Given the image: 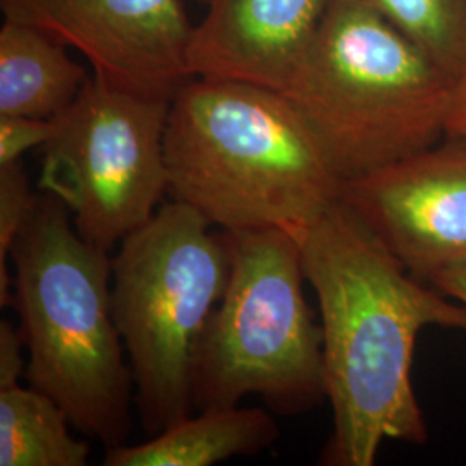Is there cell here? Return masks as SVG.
I'll use <instances>...</instances> for the list:
<instances>
[{"label":"cell","instance_id":"cell-5","mask_svg":"<svg viewBox=\"0 0 466 466\" xmlns=\"http://www.w3.org/2000/svg\"><path fill=\"white\" fill-rule=\"evenodd\" d=\"M171 200L128 233L113 258V313L149 435L190 417L194 368L230 273L225 232Z\"/></svg>","mask_w":466,"mask_h":466},{"label":"cell","instance_id":"cell-17","mask_svg":"<svg viewBox=\"0 0 466 466\" xmlns=\"http://www.w3.org/2000/svg\"><path fill=\"white\" fill-rule=\"evenodd\" d=\"M25 339L21 330L11 321H0V389L21 385L23 375L26 377L28 363L23 358Z\"/></svg>","mask_w":466,"mask_h":466},{"label":"cell","instance_id":"cell-6","mask_svg":"<svg viewBox=\"0 0 466 466\" xmlns=\"http://www.w3.org/2000/svg\"><path fill=\"white\" fill-rule=\"evenodd\" d=\"M225 235L230 273L200 339L194 408H230L261 396L280 415L304 413L327 400V382L298 237L280 228Z\"/></svg>","mask_w":466,"mask_h":466},{"label":"cell","instance_id":"cell-18","mask_svg":"<svg viewBox=\"0 0 466 466\" xmlns=\"http://www.w3.org/2000/svg\"><path fill=\"white\" fill-rule=\"evenodd\" d=\"M432 285L452 299L466 304V263L446 268L433 279Z\"/></svg>","mask_w":466,"mask_h":466},{"label":"cell","instance_id":"cell-10","mask_svg":"<svg viewBox=\"0 0 466 466\" xmlns=\"http://www.w3.org/2000/svg\"><path fill=\"white\" fill-rule=\"evenodd\" d=\"M187 65L192 78L283 94L311 47L330 0H200Z\"/></svg>","mask_w":466,"mask_h":466},{"label":"cell","instance_id":"cell-1","mask_svg":"<svg viewBox=\"0 0 466 466\" xmlns=\"http://www.w3.org/2000/svg\"><path fill=\"white\" fill-rule=\"evenodd\" d=\"M317 292L333 433L321 463L371 466L385 441L427 442L411 368L420 332H466V304L418 280L339 199L300 232Z\"/></svg>","mask_w":466,"mask_h":466},{"label":"cell","instance_id":"cell-11","mask_svg":"<svg viewBox=\"0 0 466 466\" xmlns=\"http://www.w3.org/2000/svg\"><path fill=\"white\" fill-rule=\"evenodd\" d=\"M279 425L263 408L202 410L149 441L107 448L106 466H211L235 456H252L271 448Z\"/></svg>","mask_w":466,"mask_h":466},{"label":"cell","instance_id":"cell-4","mask_svg":"<svg viewBox=\"0 0 466 466\" xmlns=\"http://www.w3.org/2000/svg\"><path fill=\"white\" fill-rule=\"evenodd\" d=\"M456 78L360 0H330L282 96L342 182L448 135Z\"/></svg>","mask_w":466,"mask_h":466},{"label":"cell","instance_id":"cell-8","mask_svg":"<svg viewBox=\"0 0 466 466\" xmlns=\"http://www.w3.org/2000/svg\"><path fill=\"white\" fill-rule=\"evenodd\" d=\"M0 9L76 50L117 88L171 100L192 80L187 49L194 25L182 0H0Z\"/></svg>","mask_w":466,"mask_h":466},{"label":"cell","instance_id":"cell-3","mask_svg":"<svg viewBox=\"0 0 466 466\" xmlns=\"http://www.w3.org/2000/svg\"><path fill=\"white\" fill-rule=\"evenodd\" d=\"M11 259L26 380L56 400L78 432L106 450L127 444L134 377L113 313V258L86 242L66 206L46 192Z\"/></svg>","mask_w":466,"mask_h":466},{"label":"cell","instance_id":"cell-19","mask_svg":"<svg viewBox=\"0 0 466 466\" xmlns=\"http://www.w3.org/2000/svg\"><path fill=\"white\" fill-rule=\"evenodd\" d=\"M448 135H466V76L456 82Z\"/></svg>","mask_w":466,"mask_h":466},{"label":"cell","instance_id":"cell-12","mask_svg":"<svg viewBox=\"0 0 466 466\" xmlns=\"http://www.w3.org/2000/svg\"><path fill=\"white\" fill-rule=\"evenodd\" d=\"M92 73L36 28L5 19L0 26V116L54 119L80 96Z\"/></svg>","mask_w":466,"mask_h":466},{"label":"cell","instance_id":"cell-2","mask_svg":"<svg viewBox=\"0 0 466 466\" xmlns=\"http://www.w3.org/2000/svg\"><path fill=\"white\" fill-rule=\"evenodd\" d=\"M167 194L223 232L298 233L340 199L342 180L280 92L192 78L171 99Z\"/></svg>","mask_w":466,"mask_h":466},{"label":"cell","instance_id":"cell-13","mask_svg":"<svg viewBox=\"0 0 466 466\" xmlns=\"http://www.w3.org/2000/svg\"><path fill=\"white\" fill-rule=\"evenodd\" d=\"M65 410L30 385L0 389V466H85L90 448Z\"/></svg>","mask_w":466,"mask_h":466},{"label":"cell","instance_id":"cell-7","mask_svg":"<svg viewBox=\"0 0 466 466\" xmlns=\"http://www.w3.org/2000/svg\"><path fill=\"white\" fill-rule=\"evenodd\" d=\"M169 106L92 73L80 96L54 117V134L42 147L40 188L66 206L92 246L115 249L163 206Z\"/></svg>","mask_w":466,"mask_h":466},{"label":"cell","instance_id":"cell-14","mask_svg":"<svg viewBox=\"0 0 466 466\" xmlns=\"http://www.w3.org/2000/svg\"><path fill=\"white\" fill-rule=\"evenodd\" d=\"M423 50L437 66L466 76V0H360Z\"/></svg>","mask_w":466,"mask_h":466},{"label":"cell","instance_id":"cell-15","mask_svg":"<svg viewBox=\"0 0 466 466\" xmlns=\"http://www.w3.org/2000/svg\"><path fill=\"white\" fill-rule=\"evenodd\" d=\"M38 196L30 188L28 177L21 161L0 167V304L5 308L13 302L9 292L11 277L7 258L16 244L17 237L34 215Z\"/></svg>","mask_w":466,"mask_h":466},{"label":"cell","instance_id":"cell-16","mask_svg":"<svg viewBox=\"0 0 466 466\" xmlns=\"http://www.w3.org/2000/svg\"><path fill=\"white\" fill-rule=\"evenodd\" d=\"M54 119L0 116V167L21 161L23 154L44 147L54 134Z\"/></svg>","mask_w":466,"mask_h":466},{"label":"cell","instance_id":"cell-9","mask_svg":"<svg viewBox=\"0 0 466 466\" xmlns=\"http://www.w3.org/2000/svg\"><path fill=\"white\" fill-rule=\"evenodd\" d=\"M340 200L418 280L466 263V135L342 182Z\"/></svg>","mask_w":466,"mask_h":466}]
</instances>
